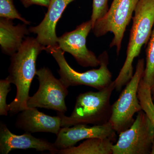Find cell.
<instances>
[{
  "mask_svg": "<svg viewBox=\"0 0 154 154\" xmlns=\"http://www.w3.org/2000/svg\"><path fill=\"white\" fill-rule=\"evenodd\" d=\"M46 47L40 44L36 38L25 37L17 52L11 56V64L7 78L17 88L14 100L9 105V113L14 115L28 108L27 101L30 85L36 75V60Z\"/></svg>",
  "mask_w": 154,
  "mask_h": 154,
  "instance_id": "1",
  "label": "cell"
},
{
  "mask_svg": "<svg viewBox=\"0 0 154 154\" xmlns=\"http://www.w3.org/2000/svg\"><path fill=\"white\" fill-rule=\"evenodd\" d=\"M132 18L126 59L118 76L113 81L116 91H121L131 79L134 75V60L150 38L154 25V0H140Z\"/></svg>",
  "mask_w": 154,
  "mask_h": 154,
  "instance_id": "2",
  "label": "cell"
},
{
  "mask_svg": "<svg viewBox=\"0 0 154 154\" xmlns=\"http://www.w3.org/2000/svg\"><path fill=\"white\" fill-rule=\"evenodd\" d=\"M114 89L113 81L107 88L98 92L89 91L80 94L71 115L66 116L57 113L61 118V127L80 124L100 125L108 122L112 110L110 97Z\"/></svg>",
  "mask_w": 154,
  "mask_h": 154,
  "instance_id": "3",
  "label": "cell"
},
{
  "mask_svg": "<svg viewBox=\"0 0 154 154\" xmlns=\"http://www.w3.org/2000/svg\"><path fill=\"white\" fill-rule=\"evenodd\" d=\"M45 51L50 54L58 65L60 80L68 88L79 85L89 86L98 91L103 90L112 83V74L108 68L109 56L104 51L99 55V68L79 72L69 65L64 56V52L57 45L46 47Z\"/></svg>",
  "mask_w": 154,
  "mask_h": 154,
  "instance_id": "4",
  "label": "cell"
},
{
  "mask_svg": "<svg viewBox=\"0 0 154 154\" xmlns=\"http://www.w3.org/2000/svg\"><path fill=\"white\" fill-rule=\"evenodd\" d=\"M144 70V60L140 59L132 78L122 92L119 98L112 105L109 122L118 134L130 127L134 121L135 114L142 110L138 98L137 91Z\"/></svg>",
  "mask_w": 154,
  "mask_h": 154,
  "instance_id": "5",
  "label": "cell"
},
{
  "mask_svg": "<svg viewBox=\"0 0 154 154\" xmlns=\"http://www.w3.org/2000/svg\"><path fill=\"white\" fill-rule=\"evenodd\" d=\"M140 0H113L110 8L102 18L95 22L93 28L97 37L106 35L108 32L114 36L110 48H116L119 55L127 27L129 24Z\"/></svg>",
  "mask_w": 154,
  "mask_h": 154,
  "instance_id": "6",
  "label": "cell"
},
{
  "mask_svg": "<svg viewBox=\"0 0 154 154\" xmlns=\"http://www.w3.org/2000/svg\"><path fill=\"white\" fill-rule=\"evenodd\" d=\"M36 75L39 87L37 92L28 98V107L51 109L65 114L67 110L65 99L68 94V88L48 67L37 69Z\"/></svg>",
  "mask_w": 154,
  "mask_h": 154,
  "instance_id": "7",
  "label": "cell"
},
{
  "mask_svg": "<svg viewBox=\"0 0 154 154\" xmlns=\"http://www.w3.org/2000/svg\"><path fill=\"white\" fill-rule=\"evenodd\" d=\"M154 139V127L141 110L130 127L119 134L118 141L112 146V154H150Z\"/></svg>",
  "mask_w": 154,
  "mask_h": 154,
  "instance_id": "8",
  "label": "cell"
},
{
  "mask_svg": "<svg viewBox=\"0 0 154 154\" xmlns=\"http://www.w3.org/2000/svg\"><path fill=\"white\" fill-rule=\"evenodd\" d=\"M92 30V22L88 20L77 26L74 30L58 37L59 47L64 52L71 54L77 62L84 67H94L100 65L99 58L86 46L87 37Z\"/></svg>",
  "mask_w": 154,
  "mask_h": 154,
  "instance_id": "9",
  "label": "cell"
},
{
  "mask_svg": "<svg viewBox=\"0 0 154 154\" xmlns=\"http://www.w3.org/2000/svg\"><path fill=\"white\" fill-rule=\"evenodd\" d=\"M116 133L109 122L105 124L92 126L80 124L61 127L57 135L54 145L57 150H60L75 146L80 141L92 138H110L115 141Z\"/></svg>",
  "mask_w": 154,
  "mask_h": 154,
  "instance_id": "10",
  "label": "cell"
},
{
  "mask_svg": "<svg viewBox=\"0 0 154 154\" xmlns=\"http://www.w3.org/2000/svg\"><path fill=\"white\" fill-rule=\"evenodd\" d=\"M34 149L37 151H49L52 154H57L58 150L54 143L47 140L34 137L31 133H25L22 135L14 134L6 125L0 123V154H8L12 150Z\"/></svg>",
  "mask_w": 154,
  "mask_h": 154,
  "instance_id": "11",
  "label": "cell"
},
{
  "mask_svg": "<svg viewBox=\"0 0 154 154\" xmlns=\"http://www.w3.org/2000/svg\"><path fill=\"white\" fill-rule=\"evenodd\" d=\"M75 0H50L48 10L44 19L38 25L29 28L30 33L36 34L38 42L46 47L58 45L57 25L64 11Z\"/></svg>",
  "mask_w": 154,
  "mask_h": 154,
  "instance_id": "12",
  "label": "cell"
},
{
  "mask_svg": "<svg viewBox=\"0 0 154 154\" xmlns=\"http://www.w3.org/2000/svg\"><path fill=\"white\" fill-rule=\"evenodd\" d=\"M15 126L25 132L51 133L57 135L61 128L58 115L51 116L38 111L36 107H28L19 112Z\"/></svg>",
  "mask_w": 154,
  "mask_h": 154,
  "instance_id": "13",
  "label": "cell"
},
{
  "mask_svg": "<svg viewBox=\"0 0 154 154\" xmlns=\"http://www.w3.org/2000/svg\"><path fill=\"white\" fill-rule=\"evenodd\" d=\"M27 24L15 25L12 19H0V45L2 52L10 56L18 51L25 38L30 33Z\"/></svg>",
  "mask_w": 154,
  "mask_h": 154,
  "instance_id": "14",
  "label": "cell"
},
{
  "mask_svg": "<svg viewBox=\"0 0 154 154\" xmlns=\"http://www.w3.org/2000/svg\"><path fill=\"white\" fill-rule=\"evenodd\" d=\"M115 141L112 139L92 138L78 146L58 150L60 154H112Z\"/></svg>",
  "mask_w": 154,
  "mask_h": 154,
  "instance_id": "15",
  "label": "cell"
},
{
  "mask_svg": "<svg viewBox=\"0 0 154 154\" xmlns=\"http://www.w3.org/2000/svg\"><path fill=\"white\" fill-rule=\"evenodd\" d=\"M137 96L142 110L147 116L154 128V104L151 89L142 79L139 85Z\"/></svg>",
  "mask_w": 154,
  "mask_h": 154,
  "instance_id": "16",
  "label": "cell"
},
{
  "mask_svg": "<svg viewBox=\"0 0 154 154\" xmlns=\"http://www.w3.org/2000/svg\"><path fill=\"white\" fill-rule=\"evenodd\" d=\"M146 66L143 80L151 88L154 83V25L146 51Z\"/></svg>",
  "mask_w": 154,
  "mask_h": 154,
  "instance_id": "17",
  "label": "cell"
},
{
  "mask_svg": "<svg viewBox=\"0 0 154 154\" xmlns=\"http://www.w3.org/2000/svg\"><path fill=\"white\" fill-rule=\"evenodd\" d=\"M0 17L12 20L18 19L27 25L30 23L18 12L14 6L13 0H0Z\"/></svg>",
  "mask_w": 154,
  "mask_h": 154,
  "instance_id": "18",
  "label": "cell"
},
{
  "mask_svg": "<svg viewBox=\"0 0 154 154\" xmlns=\"http://www.w3.org/2000/svg\"><path fill=\"white\" fill-rule=\"evenodd\" d=\"M11 83L8 78L0 81V115L7 116L9 112V105L7 97L11 91Z\"/></svg>",
  "mask_w": 154,
  "mask_h": 154,
  "instance_id": "19",
  "label": "cell"
},
{
  "mask_svg": "<svg viewBox=\"0 0 154 154\" xmlns=\"http://www.w3.org/2000/svg\"><path fill=\"white\" fill-rule=\"evenodd\" d=\"M108 0H93V11L91 20L93 28L95 22L98 19L105 16L108 10Z\"/></svg>",
  "mask_w": 154,
  "mask_h": 154,
  "instance_id": "20",
  "label": "cell"
},
{
  "mask_svg": "<svg viewBox=\"0 0 154 154\" xmlns=\"http://www.w3.org/2000/svg\"><path fill=\"white\" fill-rule=\"evenodd\" d=\"M25 8H28L33 5H36L48 8L50 0H20Z\"/></svg>",
  "mask_w": 154,
  "mask_h": 154,
  "instance_id": "21",
  "label": "cell"
},
{
  "mask_svg": "<svg viewBox=\"0 0 154 154\" xmlns=\"http://www.w3.org/2000/svg\"><path fill=\"white\" fill-rule=\"evenodd\" d=\"M151 94L152 97L153 99H154V83L153 85L152 86L151 88Z\"/></svg>",
  "mask_w": 154,
  "mask_h": 154,
  "instance_id": "22",
  "label": "cell"
},
{
  "mask_svg": "<svg viewBox=\"0 0 154 154\" xmlns=\"http://www.w3.org/2000/svg\"><path fill=\"white\" fill-rule=\"evenodd\" d=\"M151 154H154V139L152 144L151 149L150 152Z\"/></svg>",
  "mask_w": 154,
  "mask_h": 154,
  "instance_id": "23",
  "label": "cell"
}]
</instances>
